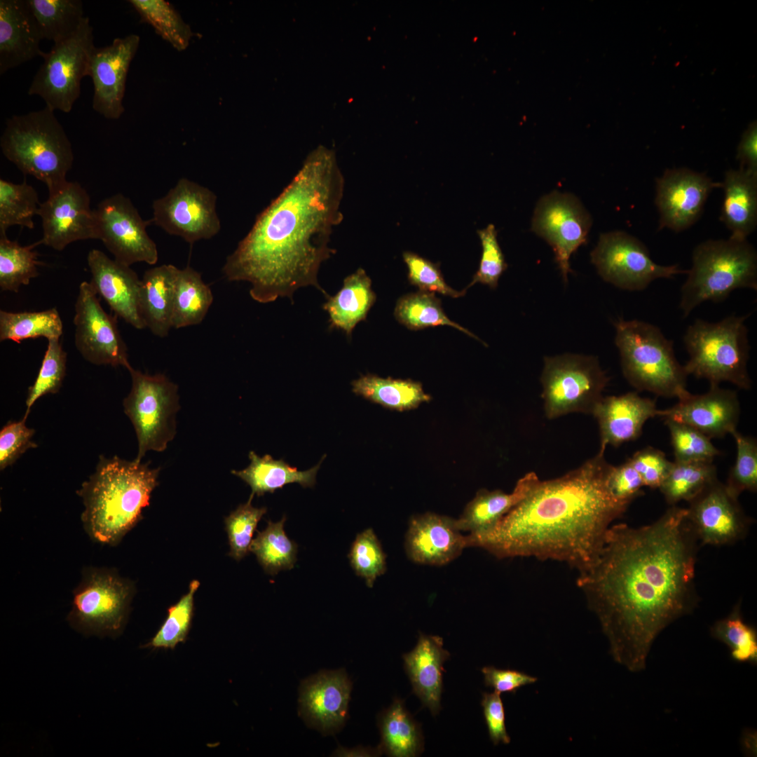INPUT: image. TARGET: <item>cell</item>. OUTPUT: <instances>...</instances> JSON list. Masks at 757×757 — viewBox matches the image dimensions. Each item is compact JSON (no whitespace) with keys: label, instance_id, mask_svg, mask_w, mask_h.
I'll return each mask as SVG.
<instances>
[{"label":"cell","instance_id":"6da1fadb","mask_svg":"<svg viewBox=\"0 0 757 757\" xmlns=\"http://www.w3.org/2000/svg\"><path fill=\"white\" fill-rule=\"evenodd\" d=\"M698 542L686 508L672 505L649 524L612 525L594 564L579 573L613 660L629 671L645 669L657 636L697 607Z\"/></svg>","mask_w":757,"mask_h":757},{"label":"cell","instance_id":"7a4b0ae2","mask_svg":"<svg viewBox=\"0 0 757 757\" xmlns=\"http://www.w3.org/2000/svg\"><path fill=\"white\" fill-rule=\"evenodd\" d=\"M344 186L334 151L322 145L313 150L226 257V278L250 282L251 297L263 304L292 300L296 289L309 285L327 296L318 274L336 252L329 243L343 218Z\"/></svg>","mask_w":757,"mask_h":757},{"label":"cell","instance_id":"3957f363","mask_svg":"<svg viewBox=\"0 0 757 757\" xmlns=\"http://www.w3.org/2000/svg\"><path fill=\"white\" fill-rule=\"evenodd\" d=\"M612 465L599 451L561 477L541 481L489 533L467 535L468 546L496 558L564 562L579 573L597 558L612 523L630 503L615 498L606 478Z\"/></svg>","mask_w":757,"mask_h":757},{"label":"cell","instance_id":"277c9868","mask_svg":"<svg viewBox=\"0 0 757 757\" xmlns=\"http://www.w3.org/2000/svg\"><path fill=\"white\" fill-rule=\"evenodd\" d=\"M160 470L151 468L149 462L100 456L95 472L76 491L84 505L81 521L93 540L113 546L120 543L142 519Z\"/></svg>","mask_w":757,"mask_h":757},{"label":"cell","instance_id":"5b68a950","mask_svg":"<svg viewBox=\"0 0 757 757\" xmlns=\"http://www.w3.org/2000/svg\"><path fill=\"white\" fill-rule=\"evenodd\" d=\"M0 146L9 161L25 175L44 183L48 192L67 181L74 163L71 144L54 111L48 107L8 118Z\"/></svg>","mask_w":757,"mask_h":757},{"label":"cell","instance_id":"8992f818","mask_svg":"<svg viewBox=\"0 0 757 757\" xmlns=\"http://www.w3.org/2000/svg\"><path fill=\"white\" fill-rule=\"evenodd\" d=\"M681 289L684 318L702 303L720 302L734 290H757V252L746 240L709 239L692 254V266Z\"/></svg>","mask_w":757,"mask_h":757},{"label":"cell","instance_id":"52a82bcc","mask_svg":"<svg viewBox=\"0 0 757 757\" xmlns=\"http://www.w3.org/2000/svg\"><path fill=\"white\" fill-rule=\"evenodd\" d=\"M615 343L623 375L640 391L680 400L690 392L687 374L677 360L673 342L657 326L639 320L615 322Z\"/></svg>","mask_w":757,"mask_h":757},{"label":"cell","instance_id":"ba28073f","mask_svg":"<svg viewBox=\"0 0 757 757\" xmlns=\"http://www.w3.org/2000/svg\"><path fill=\"white\" fill-rule=\"evenodd\" d=\"M747 317L732 315L716 322L697 319L689 325L683 336L689 356L683 365L687 375L704 378L710 385L729 382L750 389Z\"/></svg>","mask_w":757,"mask_h":757},{"label":"cell","instance_id":"9c48e42d","mask_svg":"<svg viewBox=\"0 0 757 757\" xmlns=\"http://www.w3.org/2000/svg\"><path fill=\"white\" fill-rule=\"evenodd\" d=\"M540 381L545 416L592 414L609 382L596 357L566 353L545 357Z\"/></svg>","mask_w":757,"mask_h":757},{"label":"cell","instance_id":"30bf717a","mask_svg":"<svg viewBox=\"0 0 757 757\" xmlns=\"http://www.w3.org/2000/svg\"><path fill=\"white\" fill-rule=\"evenodd\" d=\"M127 369L132 387L123 405L137 438L135 460L141 462L148 451H163L174 438L175 416L179 409L178 386L161 374H144L131 365Z\"/></svg>","mask_w":757,"mask_h":757},{"label":"cell","instance_id":"8fae6325","mask_svg":"<svg viewBox=\"0 0 757 757\" xmlns=\"http://www.w3.org/2000/svg\"><path fill=\"white\" fill-rule=\"evenodd\" d=\"M93 28L85 17L77 31L55 43L42 54L43 62L35 74L28 95H38L50 109L69 113L81 94V83L88 76L93 49Z\"/></svg>","mask_w":757,"mask_h":757},{"label":"cell","instance_id":"7c38bea8","mask_svg":"<svg viewBox=\"0 0 757 757\" xmlns=\"http://www.w3.org/2000/svg\"><path fill=\"white\" fill-rule=\"evenodd\" d=\"M590 257L603 280L629 291H641L657 279L688 273L677 264H657L641 241L622 231L600 234Z\"/></svg>","mask_w":757,"mask_h":757},{"label":"cell","instance_id":"4fadbf2b","mask_svg":"<svg viewBox=\"0 0 757 757\" xmlns=\"http://www.w3.org/2000/svg\"><path fill=\"white\" fill-rule=\"evenodd\" d=\"M217 201V195L207 187L181 178L166 194L154 200L151 221L190 244L208 240L221 229Z\"/></svg>","mask_w":757,"mask_h":757},{"label":"cell","instance_id":"5bb4252c","mask_svg":"<svg viewBox=\"0 0 757 757\" xmlns=\"http://www.w3.org/2000/svg\"><path fill=\"white\" fill-rule=\"evenodd\" d=\"M131 582L114 570L88 568L74 591L69 620L78 628L92 633H115L125 621L132 595Z\"/></svg>","mask_w":757,"mask_h":757},{"label":"cell","instance_id":"9a60e30c","mask_svg":"<svg viewBox=\"0 0 757 757\" xmlns=\"http://www.w3.org/2000/svg\"><path fill=\"white\" fill-rule=\"evenodd\" d=\"M592 224L590 214L573 194L554 190L542 196L536 205L531 230L552 248L565 283L572 272L570 258L587 243Z\"/></svg>","mask_w":757,"mask_h":757},{"label":"cell","instance_id":"2e32d148","mask_svg":"<svg viewBox=\"0 0 757 757\" xmlns=\"http://www.w3.org/2000/svg\"><path fill=\"white\" fill-rule=\"evenodd\" d=\"M94 210L97 240L115 260L128 266L157 263V246L146 231L149 221L142 218L130 198L122 193L114 194L100 201Z\"/></svg>","mask_w":757,"mask_h":757},{"label":"cell","instance_id":"e0dca14e","mask_svg":"<svg viewBox=\"0 0 757 757\" xmlns=\"http://www.w3.org/2000/svg\"><path fill=\"white\" fill-rule=\"evenodd\" d=\"M74 324L75 346L86 361L126 369L130 365L116 319L103 309L89 282L79 285Z\"/></svg>","mask_w":757,"mask_h":757},{"label":"cell","instance_id":"ac0fdd59","mask_svg":"<svg viewBox=\"0 0 757 757\" xmlns=\"http://www.w3.org/2000/svg\"><path fill=\"white\" fill-rule=\"evenodd\" d=\"M41 244L62 251L70 243L98 239L95 210L87 191L77 182L67 181L41 203Z\"/></svg>","mask_w":757,"mask_h":757},{"label":"cell","instance_id":"d6986e66","mask_svg":"<svg viewBox=\"0 0 757 757\" xmlns=\"http://www.w3.org/2000/svg\"><path fill=\"white\" fill-rule=\"evenodd\" d=\"M688 503L687 518L701 545H732L747 535L751 519L718 479Z\"/></svg>","mask_w":757,"mask_h":757},{"label":"cell","instance_id":"ffe728a7","mask_svg":"<svg viewBox=\"0 0 757 757\" xmlns=\"http://www.w3.org/2000/svg\"><path fill=\"white\" fill-rule=\"evenodd\" d=\"M655 183L658 229H669L675 232L695 224L711 191L722 185L705 173L687 168L667 169Z\"/></svg>","mask_w":757,"mask_h":757},{"label":"cell","instance_id":"44dd1931","mask_svg":"<svg viewBox=\"0 0 757 757\" xmlns=\"http://www.w3.org/2000/svg\"><path fill=\"white\" fill-rule=\"evenodd\" d=\"M139 41L138 35L132 34L93 50L88 71L94 88L93 108L107 119H118L125 111L127 75Z\"/></svg>","mask_w":757,"mask_h":757},{"label":"cell","instance_id":"7402d4cb","mask_svg":"<svg viewBox=\"0 0 757 757\" xmlns=\"http://www.w3.org/2000/svg\"><path fill=\"white\" fill-rule=\"evenodd\" d=\"M739 414L737 393L710 385L705 393H690L675 405L659 409L657 416L688 425L711 439L723 437L737 430Z\"/></svg>","mask_w":757,"mask_h":757},{"label":"cell","instance_id":"603a6c76","mask_svg":"<svg viewBox=\"0 0 757 757\" xmlns=\"http://www.w3.org/2000/svg\"><path fill=\"white\" fill-rule=\"evenodd\" d=\"M351 683L343 669L320 672L301 683L299 711L309 726L332 734L344 725Z\"/></svg>","mask_w":757,"mask_h":757},{"label":"cell","instance_id":"cb8c5ba5","mask_svg":"<svg viewBox=\"0 0 757 757\" xmlns=\"http://www.w3.org/2000/svg\"><path fill=\"white\" fill-rule=\"evenodd\" d=\"M404 547L412 562L438 566L458 557L468 547V540L456 519L428 512L410 518Z\"/></svg>","mask_w":757,"mask_h":757},{"label":"cell","instance_id":"d4e9b609","mask_svg":"<svg viewBox=\"0 0 757 757\" xmlns=\"http://www.w3.org/2000/svg\"><path fill=\"white\" fill-rule=\"evenodd\" d=\"M91 273L89 282L115 314L137 329L146 328L139 308L141 279L130 266L110 259L100 250L87 256Z\"/></svg>","mask_w":757,"mask_h":757},{"label":"cell","instance_id":"484cf974","mask_svg":"<svg viewBox=\"0 0 757 757\" xmlns=\"http://www.w3.org/2000/svg\"><path fill=\"white\" fill-rule=\"evenodd\" d=\"M658 411L655 400L636 392L603 397L592 414L599 428V451L604 453L608 445L618 446L636 439L645 423L657 416Z\"/></svg>","mask_w":757,"mask_h":757},{"label":"cell","instance_id":"4316f807","mask_svg":"<svg viewBox=\"0 0 757 757\" xmlns=\"http://www.w3.org/2000/svg\"><path fill=\"white\" fill-rule=\"evenodd\" d=\"M43 39L27 0L0 1V74L43 53Z\"/></svg>","mask_w":757,"mask_h":757},{"label":"cell","instance_id":"83f0119b","mask_svg":"<svg viewBox=\"0 0 757 757\" xmlns=\"http://www.w3.org/2000/svg\"><path fill=\"white\" fill-rule=\"evenodd\" d=\"M449 655L443 648L442 637L422 633L419 634L415 648L403 655L404 669L411 681L413 693L434 716L441 709L443 664Z\"/></svg>","mask_w":757,"mask_h":757},{"label":"cell","instance_id":"f1b7e54d","mask_svg":"<svg viewBox=\"0 0 757 757\" xmlns=\"http://www.w3.org/2000/svg\"><path fill=\"white\" fill-rule=\"evenodd\" d=\"M534 472L520 478L513 491L505 493L500 489L479 490L466 505L456 524L461 532L478 537L491 531L515 505L522 500L540 482Z\"/></svg>","mask_w":757,"mask_h":757},{"label":"cell","instance_id":"f546056e","mask_svg":"<svg viewBox=\"0 0 757 757\" xmlns=\"http://www.w3.org/2000/svg\"><path fill=\"white\" fill-rule=\"evenodd\" d=\"M721 184L724 196L720 220L730 231L729 238L746 240L757 225V174L729 170Z\"/></svg>","mask_w":757,"mask_h":757},{"label":"cell","instance_id":"4dcf8cb0","mask_svg":"<svg viewBox=\"0 0 757 757\" xmlns=\"http://www.w3.org/2000/svg\"><path fill=\"white\" fill-rule=\"evenodd\" d=\"M172 264L147 269L141 279L139 308L146 327L159 337L172 327L175 282L179 271Z\"/></svg>","mask_w":757,"mask_h":757},{"label":"cell","instance_id":"1f68e13d","mask_svg":"<svg viewBox=\"0 0 757 757\" xmlns=\"http://www.w3.org/2000/svg\"><path fill=\"white\" fill-rule=\"evenodd\" d=\"M322 308L329 314L331 328L342 330L350 337L355 326L366 319L376 301L371 280L362 268L348 275L334 295L327 296Z\"/></svg>","mask_w":757,"mask_h":757},{"label":"cell","instance_id":"d6a6232c","mask_svg":"<svg viewBox=\"0 0 757 757\" xmlns=\"http://www.w3.org/2000/svg\"><path fill=\"white\" fill-rule=\"evenodd\" d=\"M324 455L319 463L311 468L300 471L292 467L282 459H273L266 454L259 457L251 451L249 453L250 463L241 470H232L231 473L247 484L252 494L257 496L266 493H274L288 484L297 483L302 487L312 488L316 482V475L320 464L325 458Z\"/></svg>","mask_w":757,"mask_h":757},{"label":"cell","instance_id":"836d02e7","mask_svg":"<svg viewBox=\"0 0 757 757\" xmlns=\"http://www.w3.org/2000/svg\"><path fill=\"white\" fill-rule=\"evenodd\" d=\"M351 385L357 395L393 411L411 410L431 400L422 384L411 379L382 378L368 374L353 381Z\"/></svg>","mask_w":757,"mask_h":757},{"label":"cell","instance_id":"e575fe53","mask_svg":"<svg viewBox=\"0 0 757 757\" xmlns=\"http://www.w3.org/2000/svg\"><path fill=\"white\" fill-rule=\"evenodd\" d=\"M380 751L395 757H414L423 750L420 725L406 709L404 702L395 699L380 718Z\"/></svg>","mask_w":757,"mask_h":757},{"label":"cell","instance_id":"d590c367","mask_svg":"<svg viewBox=\"0 0 757 757\" xmlns=\"http://www.w3.org/2000/svg\"><path fill=\"white\" fill-rule=\"evenodd\" d=\"M213 301L210 287L201 274L190 266L179 269L175 287L172 327L202 322Z\"/></svg>","mask_w":757,"mask_h":757},{"label":"cell","instance_id":"8d00e7d4","mask_svg":"<svg viewBox=\"0 0 757 757\" xmlns=\"http://www.w3.org/2000/svg\"><path fill=\"white\" fill-rule=\"evenodd\" d=\"M43 39L55 43L73 35L80 27L83 4L80 0H27Z\"/></svg>","mask_w":757,"mask_h":757},{"label":"cell","instance_id":"74e56055","mask_svg":"<svg viewBox=\"0 0 757 757\" xmlns=\"http://www.w3.org/2000/svg\"><path fill=\"white\" fill-rule=\"evenodd\" d=\"M285 521L286 516L277 522L269 520L266 528L257 532L251 544L250 552L268 575L293 568L297 560L298 545L285 532Z\"/></svg>","mask_w":757,"mask_h":757},{"label":"cell","instance_id":"f35d334b","mask_svg":"<svg viewBox=\"0 0 757 757\" xmlns=\"http://www.w3.org/2000/svg\"><path fill=\"white\" fill-rule=\"evenodd\" d=\"M62 333V321L55 308L34 312L0 311L1 341L20 343L28 339L60 338Z\"/></svg>","mask_w":757,"mask_h":757},{"label":"cell","instance_id":"ab89813d","mask_svg":"<svg viewBox=\"0 0 757 757\" xmlns=\"http://www.w3.org/2000/svg\"><path fill=\"white\" fill-rule=\"evenodd\" d=\"M396 320L411 330L447 325L479 340L474 334L451 320L442 310L441 301L432 292L418 291L400 298L394 310Z\"/></svg>","mask_w":757,"mask_h":757},{"label":"cell","instance_id":"60d3db41","mask_svg":"<svg viewBox=\"0 0 757 757\" xmlns=\"http://www.w3.org/2000/svg\"><path fill=\"white\" fill-rule=\"evenodd\" d=\"M717 479L713 462L674 461L659 489L666 502L672 506L680 501L689 502Z\"/></svg>","mask_w":757,"mask_h":757},{"label":"cell","instance_id":"b9f144b4","mask_svg":"<svg viewBox=\"0 0 757 757\" xmlns=\"http://www.w3.org/2000/svg\"><path fill=\"white\" fill-rule=\"evenodd\" d=\"M41 245L39 240L32 245L22 246L17 241L0 234V288L2 291L18 292L22 285H29L32 278L39 274L38 253L34 247Z\"/></svg>","mask_w":757,"mask_h":757},{"label":"cell","instance_id":"7bdbcfd3","mask_svg":"<svg viewBox=\"0 0 757 757\" xmlns=\"http://www.w3.org/2000/svg\"><path fill=\"white\" fill-rule=\"evenodd\" d=\"M142 22L148 23L178 51L187 48L193 36L189 25L169 2L164 0H130Z\"/></svg>","mask_w":757,"mask_h":757},{"label":"cell","instance_id":"ee69618b","mask_svg":"<svg viewBox=\"0 0 757 757\" xmlns=\"http://www.w3.org/2000/svg\"><path fill=\"white\" fill-rule=\"evenodd\" d=\"M41 203L36 189L25 180L20 184L0 179V234L12 226L32 229Z\"/></svg>","mask_w":757,"mask_h":757},{"label":"cell","instance_id":"f6af8a7d","mask_svg":"<svg viewBox=\"0 0 757 757\" xmlns=\"http://www.w3.org/2000/svg\"><path fill=\"white\" fill-rule=\"evenodd\" d=\"M740 602L725 618L716 620L710 628L714 639L725 643L732 660L738 662H757V632L745 622Z\"/></svg>","mask_w":757,"mask_h":757},{"label":"cell","instance_id":"bcb514c9","mask_svg":"<svg viewBox=\"0 0 757 757\" xmlns=\"http://www.w3.org/2000/svg\"><path fill=\"white\" fill-rule=\"evenodd\" d=\"M199 586L197 580L191 582L189 592L168 608L167 618L146 647L173 649L186 641L193 616L194 594Z\"/></svg>","mask_w":757,"mask_h":757},{"label":"cell","instance_id":"7dc6e473","mask_svg":"<svg viewBox=\"0 0 757 757\" xmlns=\"http://www.w3.org/2000/svg\"><path fill=\"white\" fill-rule=\"evenodd\" d=\"M66 366L67 353L62 347L60 338L48 339L39 374L28 390L24 418H27L30 409L39 398L58 393L66 374Z\"/></svg>","mask_w":757,"mask_h":757},{"label":"cell","instance_id":"c3c4849f","mask_svg":"<svg viewBox=\"0 0 757 757\" xmlns=\"http://www.w3.org/2000/svg\"><path fill=\"white\" fill-rule=\"evenodd\" d=\"M348 557L357 576L362 578L369 587L387 570L386 554L371 528L358 533L353 542Z\"/></svg>","mask_w":757,"mask_h":757},{"label":"cell","instance_id":"681fc988","mask_svg":"<svg viewBox=\"0 0 757 757\" xmlns=\"http://www.w3.org/2000/svg\"><path fill=\"white\" fill-rule=\"evenodd\" d=\"M669 429L676 462H713L721 452L711 438L688 425L664 419Z\"/></svg>","mask_w":757,"mask_h":757},{"label":"cell","instance_id":"f907efd6","mask_svg":"<svg viewBox=\"0 0 757 757\" xmlns=\"http://www.w3.org/2000/svg\"><path fill=\"white\" fill-rule=\"evenodd\" d=\"M253 497L254 494L251 493L247 503L238 505L224 519L230 545L228 555L236 561L241 560L250 552L257 524L267 512L266 507L252 506Z\"/></svg>","mask_w":757,"mask_h":757},{"label":"cell","instance_id":"816d5d0a","mask_svg":"<svg viewBox=\"0 0 757 757\" xmlns=\"http://www.w3.org/2000/svg\"><path fill=\"white\" fill-rule=\"evenodd\" d=\"M730 435L735 440L737 455L725 484L733 495L739 497L745 491L757 490V441L737 430Z\"/></svg>","mask_w":757,"mask_h":757},{"label":"cell","instance_id":"f5cc1de1","mask_svg":"<svg viewBox=\"0 0 757 757\" xmlns=\"http://www.w3.org/2000/svg\"><path fill=\"white\" fill-rule=\"evenodd\" d=\"M482 252L477 271L472 282L465 289L475 283L488 285L492 289L498 286V280L507 269V264L497 239V231L493 224L478 230Z\"/></svg>","mask_w":757,"mask_h":757},{"label":"cell","instance_id":"db71d44e","mask_svg":"<svg viewBox=\"0 0 757 757\" xmlns=\"http://www.w3.org/2000/svg\"><path fill=\"white\" fill-rule=\"evenodd\" d=\"M403 259L408 268L409 282L418 287L420 291L438 292L453 298L465 294V289L458 292L446 283L439 264L410 252L403 253Z\"/></svg>","mask_w":757,"mask_h":757},{"label":"cell","instance_id":"11a10c76","mask_svg":"<svg viewBox=\"0 0 757 757\" xmlns=\"http://www.w3.org/2000/svg\"><path fill=\"white\" fill-rule=\"evenodd\" d=\"M26 419L10 421L0 430L1 470L12 465L28 449L37 447L32 441L35 430L26 425Z\"/></svg>","mask_w":757,"mask_h":757},{"label":"cell","instance_id":"9f6ffc18","mask_svg":"<svg viewBox=\"0 0 757 757\" xmlns=\"http://www.w3.org/2000/svg\"><path fill=\"white\" fill-rule=\"evenodd\" d=\"M628 461L639 474L644 486L652 489L660 488L673 466L664 452L652 446L636 451Z\"/></svg>","mask_w":757,"mask_h":757},{"label":"cell","instance_id":"6f0895ef","mask_svg":"<svg viewBox=\"0 0 757 757\" xmlns=\"http://www.w3.org/2000/svg\"><path fill=\"white\" fill-rule=\"evenodd\" d=\"M606 485L615 498L629 503L643 494V482L628 460L618 466L611 467Z\"/></svg>","mask_w":757,"mask_h":757},{"label":"cell","instance_id":"680465c9","mask_svg":"<svg viewBox=\"0 0 757 757\" xmlns=\"http://www.w3.org/2000/svg\"><path fill=\"white\" fill-rule=\"evenodd\" d=\"M481 705L491 742L495 745L509 744L511 739L506 730L505 709L500 693L496 691L484 693Z\"/></svg>","mask_w":757,"mask_h":757},{"label":"cell","instance_id":"91938a15","mask_svg":"<svg viewBox=\"0 0 757 757\" xmlns=\"http://www.w3.org/2000/svg\"><path fill=\"white\" fill-rule=\"evenodd\" d=\"M484 683L494 691L503 693H515L521 687L536 683L538 678L514 669H502L494 667L482 669Z\"/></svg>","mask_w":757,"mask_h":757},{"label":"cell","instance_id":"94428289","mask_svg":"<svg viewBox=\"0 0 757 757\" xmlns=\"http://www.w3.org/2000/svg\"><path fill=\"white\" fill-rule=\"evenodd\" d=\"M739 168L757 174V125L753 122L744 131L737 148Z\"/></svg>","mask_w":757,"mask_h":757},{"label":"cell","instance_id":"6125c7cd","mask_svg":"<svg viewBox=\"0 0 757 757\" xmlns=\"http://www.w3.org/2000/svg\"><path fill=\"white\" fill-rule=\"evenodd\" d=\"M381 753L378 748H377L376 751L372 749L369 750L367 749H353L348 751L344 749H339L336 752V756H354V754H357V756H361L360 754H362V756H372L371 754L374 755Z\"/></svg>","mask_w":757,"mask_h":757}]
</instances>
